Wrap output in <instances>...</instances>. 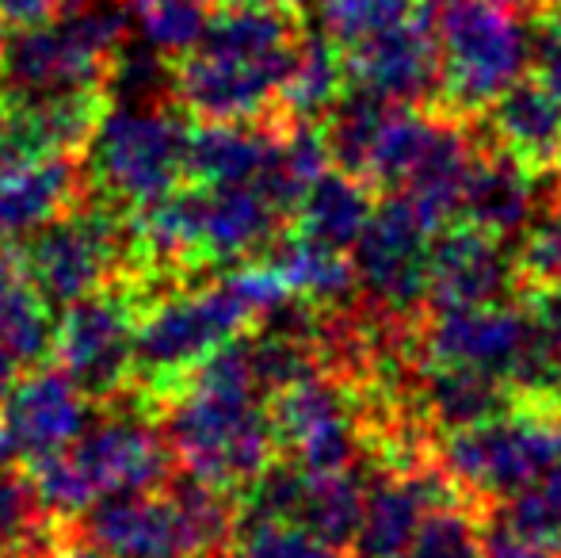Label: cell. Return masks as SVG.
Returning <instances> with one entry per match:
<instances>
[{
	"instance_id": "cell-40",
	"label": "cell",
	"mask_w": 561,
	"mask_h": 558,
	"mask_svg": "<svg viewBox=\"0 0 561 558\" xmlns=\"http://www.w3.org/2000/svg\"><path fill=\"white\" fill-rule=\"evenodd\" d=\"M12 463V444H8V436H4V429H0V470Z\"/></svg>"
},
{
	"instance_id": "cell-16",
	"label": "cell",
	"mask_w": 561,
	"mask_h": 558,
	"mask_svg": "<svg viewBox=\"0 0 561 558\" xmlns=\"http://www.w3.org/2000/svg\"><path fill=\"white\" fill-rule=\"evenodd\" d=\"M89 390L77 387L66 367H35L0 402V429L12 455L27 463L66 452L89 429Z\"/></svg>"
},
{
	"instance_id": "cell-28",
	"label": "cell",
	"mask_w": 561,
	"mask_h": 558,
	"mask_svg": "<svg viewBox=\"0 0 561 558\" xmlns=\"http://www.w3.org/2000/svg\"><path fill=\"white\" fill-rule=\"evenodd\" d=\"M363 498H367V490H363L352 470H333V475L306 470L298 524H306L310 532H318L321 539H329V544L344 551V547L355 544V532H359Z\"/></svg>"
},
{
	"instance_id": "cell-27",
	"label": "cell",
	"mask_w": 561,
	"mask_h": 558,
	"mask_svg": "<svg viewBox=\"0 0 561 558\" xmlns=\"http://www.w3.org/2000/svg\"><path fill=\"white\" fill-rule=\"evenodd\" d=\"M432 8L436 0H318V27L340 54H347L405 27Z\"/></svg>"
},
{
	"instance_id": "cell-34",
	"label": "cell",
	"mask_w": 561,
	"mask_h": 558,
	"mask_svg": "<svg viewBox=\"0 0 561 558\" xmlns=\"http://www.w3.org/2000/svg\"><path fill=\"white\" fill-rule=\"evenodd\" d=\"M504 528L524 532V536L561 551V463L547 478H539L531 490H524L519 498L508 501Z\"/></svg>"
},
{
	"instance_id": "cell-24",
	"label": "cell",
	"mask_w": 561,
	"mask_h": 558,
	"mask_svg": "<svg viewBox=\"0 0 561 558\" xmlns=\"http://www.w3.org/2000/svg\"><path fill=\"white\" fill-rule=\"evenodd\" d=\"M54 318L15 253H0V344L15 364H38L54 352Z\"/></svg>"
},
{
	"instance_id": "cell-14",
	"label": "cell",
	"mask_w": 561,
	"mask_h": 558,
	"mask_svg": "<svg viewBox=\"0 0 561 558\" xmlns=\"http://www.w3.org/2000/svg\"><path fill=\"white\" fill-rule=\"evenodd\" d=\"M272 421L279 447H287L302 470H352L359 452V413L352 395L329 375L310 372L283 387L272 402Z\"/></svg>"
},
{
	"instance_id": "cell-6",
	"label": "cell",
	"mask_w": 561,
	"mask_h": 558,
	"mask_svg": "<svg viewBox=\"0 0 561 558\" xmlns=\"http://www.w3.org/2000/svg\"><path fill=\"white\" fill-rule=\"evenodd\" d=\"M444 475L485 501H512L561 463V406L516 398L493 418L450 429L439 444Z\"/></svg>"
},
{
	"instance_id": "cell-31",
	"label": "cell",
	"mask_w": 561,
	"mask_h": 558,
	"mask_svg": "<svg viewBox=\"0 0 561 558\" xmlns=\"http://www.w3.org/2000/svg\"><path fill=\"white\" fill-rule=\"evenodd\" d=\"M46 547V505L35 482L0 470V558H35Z\"/></svg>"
},
{
	"instance_id": "cell-2",
	"label": "cell",
	"mask_w": 561,
	"mask_h": 558,
	"mask_svg": "<svg viewBox=\"0 0 561 558\" xmlns=\"http://www.w3.org/2000/svg\"><path fill=\"white\" fill-rule=\"evenodd\" d=\"M298 43L295 15L283 8H226L180 58L176 96L207 123H256L279 100Z\"/></svg>"
},
{
	"instance_id": "cell-12",
	"label": "cell",
	"mask_w": 561,
	"mask_h": 558,
	"mask_svg": "<svg viewBox=\"0 0 561 558\" xmlns=\"http://www.w3.org/2000/svg\"><path fill=\"white\" fill-rule=\"evenodd\" d=\"M535 321L527 303H489V306H436L424 321V360L428 367H470L496 375L512 387L527 349Z\"/></svg>"
},
{
	"instance_id": "cell-44",
	"label": "cell",
	"mask_w": 561,
	"mask_h": 558,
	"mask_svg": "<svg viewBox=\"0 0 561 558\" xmlns=\"http://www.w3.org/2000/svg\"><path fill=\"white\" fill-rule=\"evenodd\" d=\"M558 169H561V164H558Z\"/></svg>"
},
{
	"instance_id": "cell-17",
	"label": "cell",
	"mask_w": 561,
	"mask_h": 558,
	"mask_svg": "<svg viewBox=\"0 0 561 558\" xmlns=\"http://www.w3.org/2000/svg\"><path fill=\"white\" fill-rule=\"evenodd\" d=\"M439 4L413 23L344 54L347 84L375 92L390 104L421 107L439 96Z\"/></svg>"
},
{
	"instance_id": "cell-32",
	"label": "cell",
	"mask_w": 561,
	"mask_h": 558,
	"mask_svg": "<svg viewBox=\"0 0 561 558\" xmlns=\"http://www.w3.org/2000/svg\"><path fill=\"white\" fill-rule=\"evenodd\" d=\"M481 551H485V536H481L478 513L458 505L455 498L424 516L421 532L401 558H481Z\"/></svg>"
},
{
	"instance_id": "cell-7",
	"label": "cell",
	"mask_w": 561,
	"mask_h": 558,
	"mask_svg": "<svg viewBox=\"0 0 561 558\" xmlns=\"http://www.w3.org/2000/svg\"><path fill=\"white\" fill-rule=\"evenodd\" d=\"M169 478V447L138 418L89 424L66 452L31 463V482L46 513L84 516L118 493L161 490Z\"/></svg>"
},
{
	"instance_id": "cell-39",
	"label": "cell",
	"mask_w": 561,
	"mask_h": 558,
	"mask_svg": "<svg viewBox=\"0 0 561 558\" xmlns=\"http://www.w3.org/2000/svg\"><path fill=\"white\" fill-rule=\"evenodd\" d=\"M229 8H283V12H295L298 0H222Z\"/></svg>"
},
{
	"instance_id": "cell-15",
	"label": "cell",
	"mask_w": 561,
	"mask_h": 558,
	"mask_svg": "<svg viewBox=\"0 0 561 558\" xmlns=\"http://www.w3.org/2000/svg\"><path fill=\"white\" fill-rule=\"evenodd\" d=\"M84 539L104 558H199L210 551L172 486L164 493H118L92 505L84 513Z\"/></svg>"
},
{
	"instance_id": "cell-9",
	"label": "cell",
	"mask_w": 561,
	"mask_h": 558,
	"mask_svg": "<svg viewBox=\"0 0 561 558\" xmlns=\"http://www.w3.org/2000/svg\"><path fill=\"white\" fill-rule=\"evenodd\" d=\"M192 130L164 107L118 104L96 119L89 146V176L112 203L126 210H153L187 176Z\"/></svg>"
},
{
	"instance_id": "cell-19",
	"label": "cell",
	"mask_w": 561,
	"mask_h": 558,
	"mask_svg": "<svg viewBox=\"0 0 561 558\" xmlns=\"http://www.w3.org/2000/svg\"><path fill=\"white\" fill-rule=\"evenodd\" d=\"M447 475L409 470V475H386L363 498V521L355 532L359 558H401L421 532L424 516L436 505L458 498V486H447Z\"/></svg>"
},
{
	"instance_id": "cell-18",
	"label": "cell",
	"mask_w": 561,
	"mask_h": 558,
	"mask_svg": "<svg viewBox=\"0 0 561 558\" xmlns=\"http://www.w3.org/2000/svg\"><path fill=\"white\" fill-rule=\"evenodd\" d=\"M508 238L473 223L444 226L432 246L428 298L436 306H489L508 303L519 283V257L508 253Z\"/></svg>"
},
{
	"instance_id": "cell-5",
	"label": "cell",
	"mask_w": 561,
	"mask_h": 558,
	"mask_svg": "<svg viewBox=\"0 0 561 558\" xmlns=\"http://www.w3.org/2000/svg\"><path fill=\"white\" fill-rule=\"evenodd\" d=\"M290 210L260 184H199L146 210L141 246L164 261H249L279 234Z\"/></svg>"
},
{
	"instance_id": "cell-21",
	"label": "cell",
	"mask_w": 561,
	"mask_h": 558,
	"mask_svg": "<svg viewBox=\"0 0 561 558\" xmlns=\"http://www.w3.org/2000/svg\"><path fill=\"white\" fill-rule=\"evenodd\" d=\"M77 195V169L69 153L35 157L0 172V241H23L69 210Z\"/></svg>"
},
{
	"instance_id": "cell-29",
	"label": "cell",
	"mask_w": 561,
	"mask_h": 558,
	"mask_svg": "<svg viewBox=\"0 0 561 558\" xmlns=\"http://www.w3.org/2000/svg\"><path fill=\"white\" fill-rule=\"evenodd\" d=\"M130 27L149 50L184 58L215 20V0H123Z\"/></svg>"
},
{
	"instance_id": "cell-4",
	"label": "cell",
	"mask_w": 561,
	"mask_h": 558,
	"mask_svg": "<svg viewBox=\"0 0 561 558\" xmlns=\"http://www.w3.org/2000/svg\"><path fill=\"white\" fill-rule=\"evenodd\" d=\"M126 27L130 15L112 0H81L54 20L12 27L0 38V81L15 100L100 92L126 43Z\"/></svg>"
},
{
	"instance_id": "cell-37",
	"label": "cell",
	"mask_w": 561,
	"mask_h": 558,
	"mask_svg": "<svg viewBox=\"0 0 561 558\" xmlns=\"http://www.w3.org/2000/svg\"><path fill=\"white\" fill-rule=\"evenodd\" d=\"M66 0H0V23L8 27H31V23L54 20Z\"/></svg>"
},
{
	"instance_id": "cell-35",
	"label": "cell",
	"mask_w": 561,
	"mask_h": 558,
	"mask_svg": "<svg viewBox=\"0 0 561 558\" xmlns=\"http://www.w3.org/2000/svg\"><path fill=\"white\" fill-rule=\"evenodd\" d=\"M519 272L531 280V287H561V210L527 234Z\"/></svg>"
},
{
	"instance_id": "cell-33",
	"label": "cell",
	"mask_w": 561,
	"mask_h": 558,
	"mask_svg": "<svg viewBox=\"0 0 561 558\" xmlns=\"http://www.w3.org/2000/svg\"><path fill=\"white\" fill-rule=\"evenodd\" d=\"M233 558H340V547L298 521H244Z\"/></svg>"
},
{
	"instance_id": "cell-30",
	"label": "cell",
	"mask_w": 561,
	"mask_h": 558,
	"mask_svg": "<svg viewBox=\"0 0 561 558\" xmlns=\"http://www.w3.org/2000/svg\"><path fill=\"white\" fill-rule=\"evenodd\" d=\"M272 264L279 269V276L287 280V287L298 298H318V303H333L344 298L355 287V269L352 257L336 253V249L313 246L306 238H287L275 249Z\"/></svg>"
},
{
	"instance_id": "cell-25",
	"label": "cell",
	"mask_w": 561,
	"mask_h": 558,
	"mask_svg": "<svg viewBox=\"0 0 561 558\" xmlns=\"http://www.w3.org/2000/svg\"><path fill=\"white\" fill-rule=\"evenodd\" d=\"M512 402H516V390L496 375L470 372V367H428L424 406H428V418L447 432L493 418Z\"/></svg>"
},
{
	"instance_id": "cell-11",
	"label": "cell",
	"mask_w": 561,
	"mask_h": 558,
	"mask_svg": "<svg viewBox=\"0 0 561 558\" xmlns=\"http://www.w3.org/2000/svg\"><path fill=\"white\" fill-rule=\"evenodd\" d=\"M118 223L107 210H61L54 223L23 238L20 264L50 306H69L107 287L118 269Z\"/></svg>"
},
{
	"instance_id": "cell-22",
	"label": "cell",
	"mask_w": 561,
	"mask_h": 558,
	"mask_svg": "<svg viewBox=\"0 0 561 558\" xmlns=\"http://www.w3.org/2000/svg\"><path fill=\"white\" fill-rule=\"evenodd\" d=\"M375 215V200H370V184L359 180L355 172L329 164L298 200L295 207V234L313 246L336 249V253L352 257V246L359 241L363 226Z\"/></svg>"
},
{
	"instance_id": "cell-42",
	"label": "cell",
	"mask_w": 561,
	"mask_h": 558,
	"mask_svg": "<svg viewBox=\"0 0 561 558\" xmlns=\"http://www.w3.org/2000/svg\"><path fill=\"white\" fill-rule=\"evenodd\" d=\"M554 15H558V20H561V0H554Z\"/></svg>"
},
{
	"instance_id": "cell-1",
	"label": "cell",
	"mask_w": 561,
	"mask_h": 558,
	"mask_svg": "<svg viewBox=\"0 0 561 558\" xmlns=\"http://www.w3.org/2000/svg\"><path fill=\"white\" fill-rule=\"evenodd\" d=\"M272 395L252 372L244 337L210 352L176 387L164 413V440L187 475L210 486H249L275 463Z\"/></svg>"
},
{
	"instance_id": "cell-10",
	"label": "cell",
	"mask_w": 561,
	"mask_h": 558,
	"mask_svg": "<svg viewBox=\"0 0 561 558\" xmlns=\"http://www.w3.org/2000/svg\"><path fill=\"white\" fill-rule=\"evenodd\" d=\"M444 223L409 195L390 192L352 246V269L370 303L390 314H409L428 298L432 246Z\"/></svg>"
},
{
	"instance_id": "cell-41",
	"label": "cell",
	"mask_w": 561,
	"mask_h": 558,
	"mask_svg": "<svg viewBox=\"0 0 561 558\" xmlns=\"http://www.w3.org/2000/svg\"><path fill=\"white\" fill-rule=\"evenodd\" d=\"M501 4H508V8H542V4H550V0H501Z\"/></svg>"
},
{
	"instance_id": "cell-43",
	"label": "cell",
	"mask_w": 561,
	"mask_h": 558,
	"mask_svg": "<svg viewBox=\"0 0 561 558\" xmlns=\"http://www.w3.org/2000/svg\"><path fill=\"white\" fill-rule=\"evenodd\" d=\"M69 4H81V0H69Z\"/></svg>"
},
{
	"instance_id": "cell-3",
	"label": "cell",
	"mask_w": 561,
	"mask_h": 558,
	"mask_svg": "<svg viewBox=\"0 0 561 558\" xmlns=\"http://www.w3.org/2000/svg\"><path fill=\"white\" fill-rule=\"evenodd\" d=\"M290 298L295 291L272 261L241 264L218 283L164 298L146 318H138L134 375L146 387L176 390L210 352L237 341L244 326L264 321Z\"/></svg>"
},
{
	"instance_id": "cell-26",
	"label": "cell",
	"mask_w": 561,
	"mask_h": 558,
	"mask_svg": "<svg viewBox=\"0 0 561 558\" xmlns=\"http://www.w3.org/2000/svg\"><path fill=\"white\" fill-rule=\"evenodd\" d=\"M344 89H347L344 54L325 35H310L298 43L295 66H290L279 100L290 112V119L313 123L333 112L336 100L344 96Z\"/></svg>"
},
{
	"instance_id": "cell-8",
	"label": "cell",
	"mask_w": 561,
	"mask_h": 558,
	"mask_svg": "<svg viewBox=\"0 0 561 558\" xmlns=\"http://www.w3.org/2000/svg\"><path fill=\"white\" fill-rule=\"evenodd\" d=\"M439 96L450 115L489 112L531 61V35L501 0H439Z\"/></svg>"
},
{
	"instance_id": "cell-36",
	"label": "cell",
	"mask_w": 561,
	"mask_h": 558,
	"mask_svg": "<svg viewBox=\"0 0 561 558\" xmlns=\"http://www.w3.org/2000/svg\"><path fill=\"white\" fill-rule=\"evenodd\" d=\"M481 558H561V551L539 544V539H531V536H524V532L501 528V532H493V536H485V551H481Z\"/></svg>"
},
{
	"instance_id": "cell-38",
	"label": "cell",
	"mask_w": 561,
	"mask_h": 558,
	"mask_svg": "<svg viewBox=\"0 0 561 558\" xmlns=\"http://www.w3.org/2000/svg\"><path fill=\"white\" fill-rule=\"evenodd\" d=\"M15 372H20V364H15L12 352H8L4 344H0V402H4V395H8V390H12V383L20 379V375H15Z\"/></svg>"
},
{
	"instance_id": "cell-23",
	"label": "cell",
	"mask_w": 561,
	"mask_h": 558,
	"mask_svg": "<svg viewBox=\"0 0 561 558\" xmlns=\"http://www.w3.org/2000/svg\"><path fill=\"white\" fill-rule=\"evenodd\" d=\"M535 176L539 172L519 164L504 149L478 157L458 215H462V223L481 226L496 238H516L535 218Z\"/></svg>"
},
{
	"instance_id": "cell-20",
	"label": "cell",
	"mask_w": 561,
	"mask_h": 558,
	"mask_svg": "<svg viewBox=\"0 0 561 558\" xmlns=\"http://www.w3.org/2000/svg\"><path fill=\"white\" fill-rule=\"evenodd\" d=\"M496 146L531 172L561 164V96L542 77H519L489 107Z\"/></svg>"
},
{
	"instance_id": "cell-13",
	"label": "cell",
	"mask_w": 561,
	"mask_h": 558,
	"mask_svg": "<svg viewBox=\"0 0 561 558\" xmlns=\"http://www.w3.org/2000/svg\"><path fill=\"white\" fill-rule=\"evenodd\" d=\"M134 337H138L134 303L104 287L66 306L54 329V356L58 367L73 375L77 387L107 398L134 375Z\"/></svg>"
}]
</instances>
